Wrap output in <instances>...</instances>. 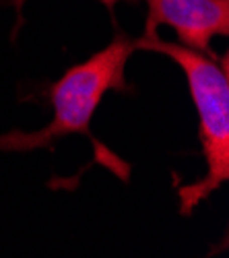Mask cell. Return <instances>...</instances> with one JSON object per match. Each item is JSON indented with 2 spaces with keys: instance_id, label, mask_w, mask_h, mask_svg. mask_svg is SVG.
Returning a JSON list of instances; mask_svg holds the SVG:
<instances>
[{
  "instance_id": "obj_4",
  "label": "cell",
  "mask_w": 229,
  "mask_h": 258,
  "mask_svg": "<svg viewBox=\"0 0 229 258\" xmlns=\"http://www.w3.org/2000/svg\"><path fill=\"white\" fill-rule=\"evenodd\" d=\"M23 3H25V0H13V7L21 13V9H23ZM99 3H101V5H106L108 9H114V7L120 3V0H99Z\"/></svg>"
},
{
  "instance_id": "obj_1",
  "label": "cell",
  "mask_w": 229,
  "mask_h": 258,
  "mask_svg": "<svg viewBox=\"0 0 229 258\" xmlns=\"http://www.w3.org/2000/svg\"><path fill=\"white\" fill-rule=\"evenodd\" d=\"M136 50L159 52L174 60L186 77L192 103L198 114V137L206 163V174L194 182L180 186V213L192 215V211L209 199L229 180V75L227 60L223 67L206 54L182 44L165 41L157 31L142 33L134 39Z\"/></svg>"
},
{
  "instance_id": "obj_3",
  "label": "cell",
  "mask_w": 229,
  "mask_h": 258,
  "mask_svg": "<svg viewBox=\"0 0 229 258\" xmlns=\"http://www.w3.org/2000/svg\"><path fill=\"white\" fill-rule=\"evenodd\" d=\"M172 27L178 44L209 54L211 39L229 33V0H147L144 33Z\"/></svg>"
},
{
  "instance_id": "obj_2",
  "label": "cell",
  "mask_w": 229,
  "mask_h": 258,
  "mask_svg": "<svg viewBox=\"0 0 229 258\" xmlns=\"http://www.w3.org/2000/svg\"><path fill=\"white\" fill-rule=\"evenodd\" d=\"M134 50V39L116 37L89 60L70 67L50 89V124L33 133L11 131L0 135V151H31L50 147L74 133L89 135L93 114L106 93L128 87L126 64Z\"/></svg>"
}]
</instances>
